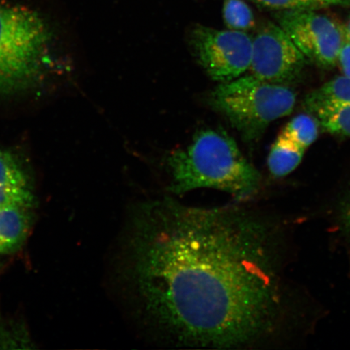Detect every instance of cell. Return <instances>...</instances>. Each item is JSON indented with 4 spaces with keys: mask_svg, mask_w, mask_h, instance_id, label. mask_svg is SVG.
Instances as JSON below:
<instances>
[{
    "mask_svg": "<svg viewBox=\"0 0 350 350\" xmlns=\"http://www.w3.org/2000/svg\"><path fill=\"white\" fill-rule=\"evenodd\" d=\"M345 34L350 38V16L348 19L347 24L344 25Z\"/></svg>",
    "mask_w": 350,
    "mask_h": 350,
    "instance_id": "18",
    "label": "cell"
},
{
    "mask_svg": "<svg viewBox=\"0 0 350 350\" xmlns=\"http://www.w3.org/2000/svg\"><path fill=\"white\" fill-rule=\"evenodd\" d=\"M52 33L38 12L0 3V95L32 89L46 74Z\"/></svg>",
    "mask_w": 350,
    "mask_h": 350,
    "instance_id": "3",
    "label": "cell"
},
{
    "mask_svg": "<svg viewBox=\"0 0 350 350\" xmlns=\"http://www.w3.org/2000/svg\"><path fill=\"white\" fill-rule=\"evenodd\" d=\"M208 105L239 131L245 142H255L273 122L290 115L296 95L290 87L273 84L247 74L221 83Z\"/></svg>",
    "mask_w": 350,
    "mask_h": 350,
    "instance_id": "4",
    "label": "cell"
},
{
    "mask_svg": "<svg viewBox=\"0 0 350 350\" xmlns=\"http://www.w3.org/2000/svg\"><path fill=\"white\" fill-rule=\"evenodd\" d=\"M323 104H350V78L332 79L306 98V109Z\"/></svg>",
    "mask_w": 350,
    "mask_h": 350,
    "instance_id": "12",
    "label": "cell"
},
{
    "mask_svg": "<svg viewBox=\"0 0 350 350\" xmlns=\"http://www.w3.org/2000/svg\"><path fill=\"white\" fill-rule=\"evenodd\" d=\"M326 133L350 137V104H323L306 109Z\"/></svg>",
    "mask_w": 350,
    "mask_h": 350,
    "instance_id": "11",
    "label": "cell"
},
{
    "mask_svg": "<svg viewBox=\"0 0 350 350\" xmlns=\"http://www.w3.org/2000/svg\"><path fill=\"white\" fill-rule=\"evenodd\" d=\"M265 226L235 206L137 201L124 221L116 279L144 338L175 348L234 349L272 327L278 297Z\"/></svg>",
    "mask_w": 350,
    "mask_h": 350,
    "instance_id": "1",
    "label": "cell"
},
{
    "mask_svg": "<svg viewBox=\"0 0 350 350\" xmlns=\"http://www.w3.org/2000/svg\"><path fill=\"white\" fill-rule=\"evenodd\" d=\"M305 151L282 135H278L277 139L271 148L268 157V166L271 174L274 177L286 176L301 163Z\"/></svg>",
    "mask_w": 350,
    "mask_h": 350,
    "instance_id": "10",
    "label": "cell"
},
{
    "mask_svg": "<svg viewBox=\"0 0 350 350\" xmlns=\"http://www.w3.org/2000/svg\"><path fill=\"white\" fill-rule=\"evenodd\" d=\"M188 42L197 62L214 81H233L251 67L252 38L246 32L196 25Z\"/></svg>",
    "mask_w": 350,
    "mask_h": 350,
    "instance_id": "5",
    "label": "cell"
},
{
    "mask_svg": "<svg viewBox=\"0 0 350 350\" xmlns=\"http://www.w3.org/2000/svg\"><path fill=\"white\" fill-rule=\"evenodd\" d=\"M342 216L345 229H347L350 234V197L345 204Z\"/></svg>",
    "mask_w": 350,
    "mask_h": 350,
    "instance_id": "17",
    "label": "cell"
},
{
    "mask_svg": "<svg viewBox=\"0 0 350 350\" xmlns=\"http://www.w3.org/2000/svg\"><path fill=\"white\" fill-rule=\"evenodd\" d=\"M339 68L343 76L350 78V38L345 34V39L339 55Z\"/></svg>",
    "mask_w": 350,
    "mask_h": 350,
    "instance_id": "16",
    "label": "cell"
},
{
    "mask_svg": "<svg viewBox=\"0 0 350 350\" xmlns=\"http://www.w3.org/2000/svg\"><path fill=\"white\" fill-rule=\"evenodd\" d=\"M275 18L306 60L321 68L338 65L345 39L344 25L339 21L318 10L305 8L279 11Z\"/></svg>",
    "mask_w": 350,
    "mask_h": 350,
    "instance_id": "6",
    "label": "cell"
},
{
    "mask_svg": "<svg viewBox=\"0 0 350 350\" xmlns=\"http://www.w3.org/2000/svg\"><path fill=\"white\" fill-rule=\"evenodd\" d=\"M319 131V124L316 117L310 113H301L293 118L280 135L306 150L317 141Z\"/></svg>",
    "mask_w": 350,
    "mask_h": 350,
    "instance_id": "13",
    "label": "cell"
},
{
    "mask_svg": "<svg viewBox=\"0 0 350 350\" xmlns=\"http://www.w3.org/2000/svg\"><path fill=\"white\" fill-rule=\"evenodd\" d=\"M306 59L277 23L268 22L252 38L249 74L273 84H292L303 72Z\"/></svg>",
    "mask_w": 350,
    "mask_h": 350,
    "instance_id": "7",
    "label": "cell"
},
{
    "mask_svg": "<svg viewBox=\"0 0 350 350\" xmlns=\"http://www.w3.org/2000/svg\"><path fill=\"white\" fill-rule=\"evenodd\" d=\"M36 204L32 178L16 152L0 146V204L33 208Z\"/></svg>",
    "mask_w": 350,
    "mask_h": 350,
    "instance_id": "8",
    "label": "cell"
},
{
    "mask_svg": "<svg viewBox=\"0 0 350 350\" xmlns=\"http://www.w3.org/2000/svg\"><path fill=\"white\" fill-rule=\"evenodd\" d=\"M223 19L228 29L247 32L255 28L256 18L244 0H224Z\"/></svg>",
    "mask_w": 350,
    "mask_h": 350,
    "instance_id": "14",
    "label": "cell"
},
{
    "mask_svg": "<svg viewBox=\"0 0 350 350\" xmlns=\"http://www.w3.org/2000/svg\"><path fill=\"white\" fill-rule=\"evenodd\" d=\"M265 10L286 11L293 10H321L332 6H350V0H250Z\"/></svg>",
    "mask_w": 350,
    "mask_h": 350,
    "instance_id": "15",
    "label": "cell"
},
{
    "mask_svg": "<svg viewBox=\"0 0 350 350\" xmlns=\"http://www.w3.org/2000/svg\"><path fill=\"white\" fill-rule=\"evenodd\" d=\"M165 163L170 195L211 188L244 200L255 195L260 186L259 172L234 139L221 130L199 131L189 146L170 152Z\"/></svg>",
    "mask_w": 350,
    "mask_h": 350,
    "instance_id": "2",
    "label": "cell"
},
{
    "mask_svg": "<svg viewBox=\"0 0 350 350\" xmlns=\"http://www.w3.org/2000/svg\"><path fill=\"white\" fill-rule=\"evenodd\" d=\"M33 208L0 204V254L15 253L23 246L33 226Z\"/></svg>",
    "mask_w": 350,
    "mask_h": 350,
    "instance_id": "9",
    "label": "cell"
}]
</instances>
